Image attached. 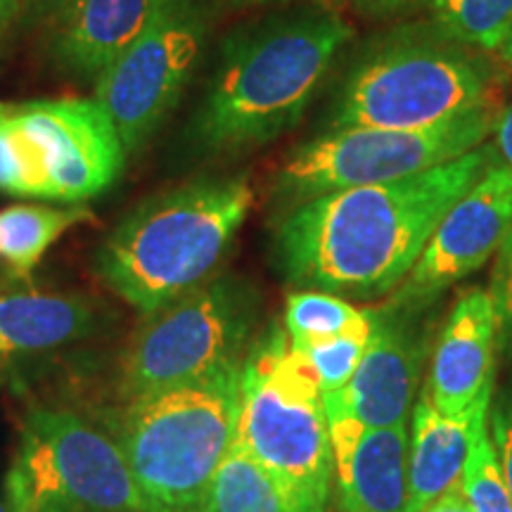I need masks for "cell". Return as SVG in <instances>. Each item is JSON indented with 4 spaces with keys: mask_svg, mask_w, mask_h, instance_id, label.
<instances>
[{
    "mask_svg": "<svg viewBox=\"0 0 512 512\" xmlns=\"http://www.w3.org/2000/svg\"><path fill=\"white\" fill-rule=\"evenodd\" d=\"M496 159V147L484 143L425 174L294 204L275 228V264L302 290L344 299L392 294L446 211Z\"/></svg>",
    "mask_w": 512,
    "mask_h": 512,
    "instance_id": "6da1fadb",
    "label": "cell"
},
{
    "mask_svg": "<svg viewBox=\"0 0 512 512\" xmlns=\"http://www.w3.org/2000/svg\"><path fill=\"white\" fill-rule=\"evenodd\" d=\"M354 29L328 12L278 17L235 34L223 46L192 138L209 152L271 143L292 128Z\"/></svg>",
    "mask_w": 512,
    "mask_h": 512,
    "instance_id": "7a4b0ae2",
    "label": "cell"
},
{
    "mask_svg": "<svg viewBox=\"0 0 512 512\" xmlns=\"http://www.w3.org/2000/svg\"><path fill=\"white\" fill-rule=\"evenodd\" d=\"M252 204L247 176L200 178L159 192L100 242L95 268L126 304L152 316L207 283Z\"/></svg>",
    "mask_w": 512,
    "mask_h": 512,
    "instance_id": "3957f363",
    "label": "cell"
},
{
    "mask_svg": "<svg viewBox=\"0 0 512 512\" xmlns=\"http://www.w3.org/2000/svg\"><path fill=\"white\" fill-rule=\"evenodd\" d=\"M240 368L128 399L117 444L145 512H200L221 458L235 439Z\"/></svg>",
    "mask_w": 512,
    "mask_h": 512,
    "instance_id": "277c9868",
    "label": "cell"
},
{
    "mask_svg": "<svg viewBox=\"0 0 512 512\" xmlns=\"http://www.w3.org/2000/svg\"><path fill=\"white\" fill-rule=\"evenodd\" d=\"M235 439L313 512H328L335 484L323 389L287 330L271 325L240 368Z\"/></svg>",
    "mask_w": 512,
    "mask_h": 512,
    "instance_id": "5b68a950",
    "label": "cell"
},
{
    "mask_svg": "<svg viewBox=\"0 0 512 512\" xmlns=\"http://www.w3.org/2000/svg\"><path fill=\"white\" fill-rule=\"evenodd\" d=\"M494 105L489 67L463 43L401 41L351 72L332 128H432Z\"/></svg>",
    "mask_w": 512,
    "mask_h": 512,
    "instance_id": "8992f818",
    "label": "cell"
},
{
    "mask_svg": "<svg viewBox=\"0 0 512 512\" xmlns=\"http://www.w3.org/2000/svg\"><path fill=\"white\" fill-rule=\"evenodd\" d=\"M10 512H145L110 434L64 408H36L5 477Z\"/></svg>",
    "mask_w": 512,
    "mask_h": 512,
    "instance_id": "52a82bcc",
    "label": "cell"
},
{
    "mask_svg": "<svg viewBox=\"0 0 512 512\" xmlns=\"http://www.w3.org/2000/svg\"><path fill=\"white\" fill-rule=\"evenodd\" d=\"M496 107L432 128H332L292 152L280 169L275 192L287 207L328 195L403 181L477 150L494 133Z\"/></svg>",
    "mask_w": 512,
    "mask_h": 512,
    "instance_id": "ba28073f",
    "label": "cell"
},
{
    "mask_svg": "<svg viewBox=\"0 0 512 512\" xmlns=\"http://www.w3.org/2000/svg\"><path fill=\"white\" fill-rule=\"evenodd\" d=\"M256 318L254 287L238 275H214L152 313L138 330L121 363L124 396L133 399L242 366Z\"/></svg>",
    "mask_w": 512,
    "mask_h": 512,
    "instance_id": "9c48e42d",
    "label": "cell"
},
{
    "mask_svg": "<svg viewBox=\"0 0 512 512\" xmlns=\"http://www.w3.org/2000/svg\"><path fill=\"white\" fill-rule=\"evenodd\" d=\"M204 46L192 0H171L143 36L95 81V100L117 126L126 155L140 152L181 100Z\"/></svg>",
    "mask_w": 512,
    "mask_h": 512,
    "instance_id": "30bf717a",
    "label": "cell"
},
{
    "mask_svg": "<svg viewBox=\"0 0 512 512\" xmlns=\"http://www.w3.org/2000/svg\"><path fill=\"white\" fill-rule=\"evenodd\" d=\"M12 117L27 136L43 181V200L79 204L117 181L126 150L98 100H38Z\"/></svg>",
    "mask_w": 512,
    "mask_h": 512,
    "instance_id": "8fae6325",
    "label": "cell"
},
{
    "mask_svg": "<svg viewBox=\"0 0 512 512\" xmlns=\"http://www.w3.org/2000/svg\"><path fill=\"white\" fill-rule=\"evenodd\" d=\"M512 228V171L498 162L446 211L420 259L389 297L392 309L427 306L479 271Z\"/></svg>",
    "mask_w": 512,
    "mask_h": 512,
    "instance_id": "7c38bea8",
    "label": "cell"
},
{
    "mask_svg": "<svg viewBox=\"0 0 512 512\" xmlns=\"http://www.w3.org/2000/svg\"><path fill=\"white\" fill-rule=\"evenodd\" d=\"M335 463L337 503L342 512H406L408 503V422L368 427L325 399Z\"/></svg>",
    "mask_w": 512,
    "mask_h": 512,
    "instance_id": "4fadbf2b",
    "label": "cell"
},
{
    "mask_svg": "<svg viewBox=\"0 0 512 512\" xmlns=\"http://www.w3.org/2000/svg\"><path fill=\"white\" fill-rule=\"evenodd\" d=\"M496 342L494 299L489 290L470 287L448 311L425 384L434 406L448 418L470 415L479 396L494 387Z\"/></svg>",
    "mask_w": 512,
    "mask_h": 512,
    "instance_id": "5bb4252c",
    "label": "cell"
},
{
    "mask_svg": "<svg viewBox=\"0 0 512 512\" xmlns=\"http://www.w3.org/2000/svg\"><path fill=\"white\" fill-rule=\"evenodd\" d=\"M422 361L425 344L420 335L399 318L387 320L380 313V323L347 387L323 396L368 427L403 425L418 399Z\"/></svg>",
    "mask_w": 512,
    "mask_h": 512,
    "instance_id": "9a60e30c",
    "label": "cell"
},
{
    "mask_svg": "<svg viewBox=\"0 0 512 512\" xmlns=\"http://www.w3.org/2000/svg\"><path fill=\"white\" fill-rule=\"evenodd\" d=\"M171 0H64L57 8L53 57L76 79L98 81L145 34Z\"/></svg>",
    "mask_w": 512,
    "mask_h": 512,
    "instance_id": "2e32d148",
    "label": "cell"
},
{
    "mask_svg": "<svg viewBox=\"0 0 512 512\" xmlns=\"http://www.w3.org/2000/svg\"><path fill=\"white\" fill-rule=\"evenodd\" d=\"M472 413L465 418H448L434 406L427 387H422L411 413L406 512H422L460 484L470 448Z\"/></svg>",
    "mask_w": 512,
    "mask_h": 512,
    "instance_id": "e0dca14e",
    "label": "cell"
},
{
    "mask_svg": "<svg viewBox=\"0 0 512 512\" xmlns=\"http://www.w3.org/2000/svg\"><path fill=\"white\" fill-rule=\"evenodd\" d=\"M98 328L91 302L76 294H0V358L46 354Z\"/></svg>",
    "mask_w": 512,
    "mask_h": 512,
    "instance_id": "ac0fdd59",
    "label": "cell"
},
{
    "mask_svg": "<svg viewBox=\"0 0 512 512\" xmlns=\"http://www.w3.org/2000/svg\"><path fill=\"white\" fill-rule=\"evenodd\" d=\"M200 512H313L294 498L238 439L228 446Z\"/></svg>",
    "mask_w": 512,
    "mask_h": 512,
    "instance_id": "d6986e66",
    "label": "cell"
},
{
    "mask_svg": "<svg viewBox=\"0 0 512 512\" xmlns=\"http://www.w3.org/2000/svg\"><path fill=\"white\" fill-rule=\"evenodd\" d=\"M86 207H41V204H15L0 211V259L17 275H29L43 254L67 233L69 228L91 221Z\"/></svg>",
    "mask_w": 512,
    "mask_h": 512,
    "instance_id": "ffe728a7",
    "label": "cell"
},
{
    "mask_svg": "<svg viewBox=\"0 0 512 512\" xmlns=\"http://www.w3.org/2000/svg\"><path fill=\"white\" fill-rule=\"evenodd\" d=\"M491 401H494V387L479 396L472 413L470 448H467L460 486L475 512H512V498L489 430Z\"/></svg>",
    "mask_w": 512,
    "mask_h": 512,
    "instance_id": "44dd1931",
    "label": "cell"
},
{
    "mask_svg": "<svg viewBox=\"0 0 512 512\" xmlns=\"http://www.w3.org/2000/svg\"><path fill=\"white\" fill-rule=\"evenodd\" d=\"M380 313L358 309L349 299L332 292L299 290L287 297L285 330L292 342H311L349 332H375Z\"/></svg>",
    "mask_w": 512,
    "mask_h": 512,
    "instance_id": "7402d4cb",
    "label": "cell"
},
{
    "mask_svg": "<svg viewBox=\"0 0 512 512\" xmlns=\"http://www.w3.org/2000/svg\"><path fill=\"white\" fill-rule=\"evenodd\" d=\"M434 22L451 41L496 50L512 34V0H432Z\"/></svg>",
    "mask_w": 512,
    "mask_h": 512,
    "instance_id": "603a6c76",
    "label": "cell"
},
{
    "mask_svg": "<svg viewBox=\"0 0 512 512\" xmlns=\"http://www.w3.org/2000/svg\"><path fill=\"white\" fill-rule=\"evenodd\" d=\"M370 337H373V332H349V335H332L292 344L309 358L320 380V389H323V394H328L347 387L363 354H366Z\"/></svg>",
    "mask_w": 512,
    "mask_h": 512,
    "instance_id": "cb8c5ba5",
    "label": "cell"
},
{
    "mask_svg": "<svg viewBox=\"0 0 512 512\" xmlns=\"http://www.w3.org/2000/svg\"><path fill=\"white\" fill-rule=\"evenodd\" d=\"M0 192L12 197L43 200L41 171H38L29 140L12 112L0 121Z\"/></svg>",
    "mask_w": 512,
    "mask_h": 512,
    "instance_id": "d4e9b609",
    "label": "cell"
},
{
    "mask_svg": "<svg viewBox=\"0 0 512 512\" xmlns=\"http://www.w3.org/2000/svg\"><path fill=\"white\" fill-rule=\"evenodd\" d=\"M491 299L496 306L498 339L512 349V228L496 252V266L491 275Z\"/></svg>",
    "mask_w": 512,
    "mask_h": 512,
    "instance_id": "484cf974",
    "label": "cell"
},
{
    "mask_svg": "<svg viewBox=\"0 0 512 512\" xmlns=\"http://www.w3.org/2000/svg\"><path fill=\"white\" fill-rule=\"evenodd\" d=\"M491 430H494V444L501 460V470L508 484L512 498V389H508L501 399L496 401L494 411H489Z\"/></svg>",
    "mask_w": 512,
    "mask_h": 512,
    "instance_id": "4316f807",
    "label": "cell"
},
{
    "mask_svg": "<svg viewBox=\"0 0 512 512\" xmlns=\"http://www.w3.org/2000/svg\"><path fill=\"white\" fill-rule=\"evenodd\" d=\"M432 0H354V8L368 17H389Z\"/></svg>",
    "mask_w": 512,
    "mask_h": 512,
    "instance_id": "83f0119b",
    "label": "cell"
},
{
    "mask_svg": "<svg viewBox=\"0 0 512 512\" xmlns=\"http://www.w3.org/2000/svg\"><path fill=\"white\" fill-rule=\"evenodd\" d=\"M494 136L498 162H501L505 169L512 171V105L503 114H498Z\"/></svg>",
    "mask_w": 512,
    "mask_h": 512,
    "instance_id": "f1b7e54d",
    "label": "cell"
},
{
    "mask_svg": "<svg viewBox=\"0 0 512 512\" xmlns=\"http://www.w3.org/2000/svg\"><path fill=\"white\" fill-rule=\"evenodd\" d=\"M422 512H475L470 501L463 494V486H453L451 491H446L444 496L437 498L432 505H427Z\"/></svg>",
    "mask_w": 512,
    "mask_h": 512,
    "instance_id": "f546056e",
    "label": "cell"
},
{
    "mask_svg": "<svg viewBox=\"0 0 512 512\" xmlns=\"http://www.w3.org/2000/svg\"><path fill=\"white\" fill-rule=\"evenodd\" d=\"M24 5V0H0V31H3L12 22V17L17 15L19 8Z\"/></svg>",
    "mask_w": 512,
    "mask_h": 512,
    "instance_id": "4dcf8cb0",
    "label": "cell"
},
{
    "mask_svg": "<svg viewBox=\"0 0 512 512\" xmlns=\"http://www.w3.org/2000/svg\"><path fill=\"white\" fill-rule=\"evenodd\" d=\"M498 55H501V60H503V64H505V67H508V69H510V72H512V34L508 36V41H505V43H503V46H501V48H498Z\"/></svg>",
    "mask_w": 512,
    "mask_h": 512,
    "instance_id": "1f68e13d",
    "label": "cell"
},
{
    "mask_svg": "<svg viewBox=\"0 0 512 512\" xmlns=\"http://www.w3.org/2000/svg\"><path fill=\"white\" fill-rule=\"evenodd\" d=\"M31 3H36L41 10H57L62 8L64 0H31Z\"/></svg>",
    "mask_w": 512,
    "mask_h": 512,
    "instance_id": "d6a6232c",
    "label": "cell"
},
{
    "mask_svg": "<svg viewBox=\"0 0 512 512\" xmlns=\"http://www.w3.org/2000/svg\"><path fill=\"white\" fill-rule=\"evenodd\" d=\"M230 5H261V3H273V0H226ZM318 3H335V0H318Z\"/></svg>",
    "mask_w": 512,
    "mask_h": 512,
    "instance_id": "836d02e7",
    "label": "cell"
},
{
    "mask_svg": "<svg viewBox=\"0 0 512 512\" xmlns=\"http://www.w3.org/2000/svg\"><path fill=\"white\" fill-rule=\"evenodd\" d=\"M10 112H12V107H10V105H5V102H0V121H3L5 117H8Z\"/></svg>",
    "mask_w": 512,
    "mask_h": 512,
    "instance_id": "e575fe53",
    "label": "cell"
},
{
    "mask_svg": "<svg viewBox=\"0 0 512 512\" xmlns=\"http://www.w3.org/2000/svg\"><path fill=\"white\" fill-rule=\"evenodd\" d=\"M0 512H10L8 503H5V498H0Z\"/></svg>",
    "mask_w": 512,
    "mask_h": 512,
    "instance_id": "d590c367",
    "label": "cell"
}]
</instances>
